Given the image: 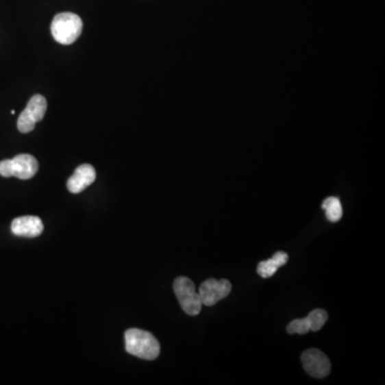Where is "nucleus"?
Wrapping results in <instances>:
<instances>
[{
	"label": "nucleus",
	"mask_w": 385,
	"mask_h": 385,
	"mask_svg": "<svg viewBox=\"0 0 385 385\" xmlns=\"http://www.w3.org/2000/svg\"><path fill=\"white\" fill-rule=\"evenodd\" d=\"M322 209L325 210L327 220L332 223L339 222L343 217V207L340 200L337 197H327L322 203Z\"/></svg>",
	"instance_id": "nucleus-12"
},
{
	"label": "nucleus",
	"mask_w": 385,
	"mask_h": 385,
	"mask_svg": "<svg viewBox=\"0 0 385 385\" xmlns=\"http://www.w3.org/2000/svg\"><path fill=\"white\" fill-rule=\"evenodd\" d=\"M51 30L53 37L58 43L70 45L81 37L83 21L75 13H59L51 22Z\"/></svg>",
	"instance_id": "nucleus-2"
},
{
	"label": "nucleus",
	"mask_w": 385,
	"mask_h": 385,
	"mask_svg": "<svg viewBox=\"0 0 385 385\" xmlns=\"http://www.w3.org/2000/svg\"><path fill=\"white\" fill-rule=\"evenodd\" d=\"M125 350L127 353L153 361L160 356L161 347L153 334L139 329H129L125 332Z\"/></svg>",
	"instance_id": "nucleus-1"
},
{
	"label": "nucleus",
	"mask_w": 385,
	"mask_h": 385,
	"mask_svg": "<svg viewBox=\"0 0 385 385\" xmlns=\"http://www.w3.org/2000/svg\"><path fill=\"white\" fill-rule=\"evenodd\" d=\"M95 178H97V173H95L93 166L83 164V165L78 166L73 175L69 178L66 186L70 192L78 194L90 186L95 182Z\"/></svg>",
	"instance_id": "nucleus-10"
},
{
	"label": "nucleus",
	"mask_w": 385,
	"mask_h": 385,
	"mask_svg": "<svg viewBox=\"0 0 385 385\" xmlns=\"http://www.w3.org/2000/svg\"><path fill=\"white\" fill-rule=\"evenodd\" d=\"M39 163L30 154H18L12 160L0 162V176L5 178L16 177L21 180H28L38 173Z\"/></svg>",
	"instance_id": "nucleus-3"
},
{
	"label": "nucleus",
	"mask_w": 385,
	"mask_h": 385,
	"mask_svg": "<svg viewBox=\"0 0 385 385\" xmlns=\"http://www.w3.org/2000/svg\"><path fill=\"white\" fill-rule=\"evenodd\" d=\"M288 255L285 251H277L274 256L268 260L261 261L257 266V272L261 277H272L276 273V271L281 266L287 264Z\"/></svg>",
	"instance_id": "nucleus-11"
},
{
	"label": "nucleus",
	"mask_w": 385,
	"mask_h": 385,
	"mask_svg": "<svg viewBox=\"0 0 385 385\" xmlns=\"http://www.w3.org/2000/svg\"><path fill=\"white\" fill-rule=\"evenodd\" d=\"M47 110V102L45 97L41 95H34L17 120L18 131L21 133L32 132L38 122L45 118Z\"/></svg>",
	"instance_id": "nucleus-5"
},
{
	"label": "nucleus",
	"mask_w": 385,
	"mask_h": 385,
	"mask_svg": "<svg viewBox=\"0 0 385 385\" xmlns=\"http://www.w3.org/2000/svg\"><path fill=\"white\" fill-rule=\"evenodd\" d=\"M327 312L325 310H314L308 314V317L295 319L289 323L287 332L289 334H306L310 331L317 332L327 322Z\"/></svg>",
	"instance_id": "nucleus-8"
},
{
	"label": "nucleus",
	"mask_w": 385,
	"mask_h": 385,
	"mask_svg": "<svg viewBox=\"0 0 385 385\" xmlns=\"http://www.w3.org/2000/svg\"><path fill=\"white\" fill-rule=\"evenodd\" d=\"M45 225L38 216L16 217L11 224V232L17 237L36 238L43 232Z\"/></svg>",
	"instance_id": "nucleus-9"
},
{
	"label": "nucleus",
	"mask_w": 385,
	"mask_h": 385,
	"mask_svg": "<svg viewBox=\"0 0 385 385\" xmlns=\"http://www.w3.org/2000/svg\"><path fill=\"white\" fill-rule=\"evenodd\" d=\"M173 291L184 312L190 316H197L201 312L203 303L200 300L199 293L196 291L195 284L190 278L184 276L176 278L173 283Z\"/></svg>",
	"instance_id": "nucleus-4"
},
{
	"label": "nucleus",
	"mask_w": 385,
	"mask_h": 385,
	"mask_svg": "<svg viewBox=\"0 0 385 385\" xmlns=\"http://www.w3.org/2000/svg\"><path fill=\"white\" fill-rule=\"evenodd\" d=\"M302 363L306 373L314 378H325L331 371L329 358L318 349H308L303 352Z\"/></svg>",
	"instance_id": "nucleus-7"
},
{
	"label": "nucleus",
	"mask_w": 385,
	"mask_h": 385,
	"mask_svg": "<svg viewBox=\"0 0 385 385\" xmlns=\"http://www.w3.org/2000/svg\"><path fill=\"white\" fill-rule=\"evenodd\" d=\"M230 293H232V284L229 281L227 280L217 281L215 278H209L200 285L198 293L203 305L213 306L228 297Z\"/></svg>",
	"instance_id": "nucleus-6"
}]
</instances>
